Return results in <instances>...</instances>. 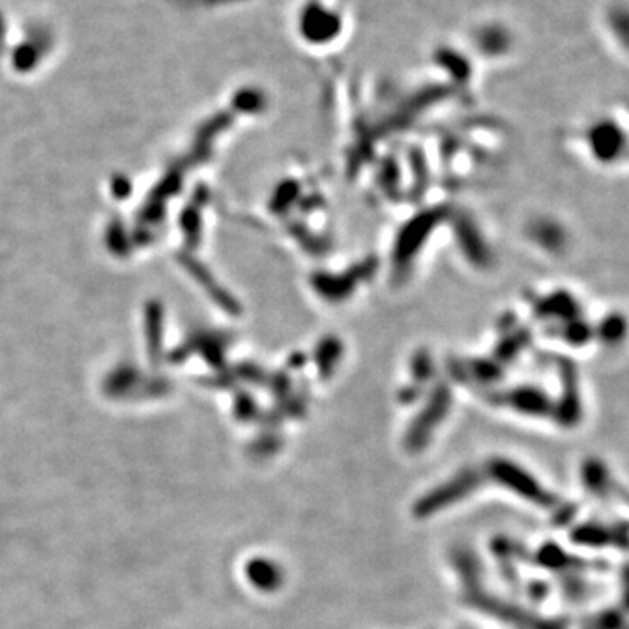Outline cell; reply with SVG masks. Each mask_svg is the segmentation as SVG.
<instances>
[{
	"instance_id": "8992f818",
	"label": "cell",
	"mask_w": 629,
	"mask_h": 629,
	"mask_svg": "<svg viewBox=\"0 0 629 629\" xmlns=\"http://www.w3.org/2000/svg\"><path fill=\"white\" fill-rule=\"evenodd\" d=\"M609 28L616 41L629 51V4H616L610 7Z\"/></svg>"
},
{
	"instance_id": "52a82bcc",
	"label": "cell",
	"mask_w": 629,
	"mask_h": 629,
	"mask_svg": "<svg viewBox=\"0 0 629 629\" xmlns=\"http://www.w3.org/2000/svg\"><path fill=\"white\" fill-rule=\"evenodd\" d=\"M621 603H623L624 612L629 614V565H626L621 572Z\"/></svg>"
},
{
	"instance_id": "277c9868",
	"label": "cell",
	"mask_w": 629,
	"mask_h": 629,
	"mask_svg": "<svg viewBox=\"0 0 629 629\" xmlns=\"http://www.w3.org/2000/svg\"><path fill=\"white\" fill-rule=\"evenodd\" d=\"M591 137V147L596 158L602 159L603 163L616 161L623 154L626 146V135L621 126L612 119H602L598 125L589 133Z\"/></svg>"
},
{
	"instance_id": "5b68a950",
	"label": "cell",
	"mask_w": 629,
	"mask_h": 629,
	"mask_svg": "<svg viewBox=\"0 0 629 629\" xmlns=\"http://www.w3.org/2000/svg\"><path fill=\"white\" fill-rule=\"evenodd\" d=\"M582 629H629V614L623 609H603L589 617Z\"/></svg>"
},
{
	"instance_id": "6da1fadb",
	"label": "cell",
	"mask_w": 629,
	"mask_h": 629,
	"mask_svg": "<svg viewBox=\"0 0 629 629\" xmlns=\"http://www.w3.org/2000/svg\"><path fill=\"white\" fill-rule=\"evenodd\" d=\"M572 539L582 546L629 549V521H591L575 530Z\"/></svg>"
},
{
	"instance_id": "7a4b0ae2",
	"label": "cell",
	"mask_w": 629,
	"mask_h": 629,
	"mask_svg": "<svg viewBox=\"0 0 629 629\" xmlns=\"http://www.w3.org/2000/svg\"><path fill=\"white\" fill-rule=\"evenodd\" d=\"M582 484L586 491L598 498H623L629 502V495L617 484L607 464L598 458H589L582 465Z\"/></svg>"
},
{
	"instance_id": "3957f363",
	"label": "cell",
	"mask_w": 629,
	"mask_h": 629,
	"mask_svg": "<svg viewBox=\"0 0 629 629\" xmlns=\"http://www.w3.org/2000/svg\"><path fill=\"white\" fill-rule=\"evenodd\" d=\"M497 476L500 477L502 483L511 486L512 490L518 491L519 495L532 500L537 505L542 507H554L556 504V498L544 490L530 474H526L525 471H521L518 467H514L511 464L497 465Z\"/></svg>"
}]
</instances>
